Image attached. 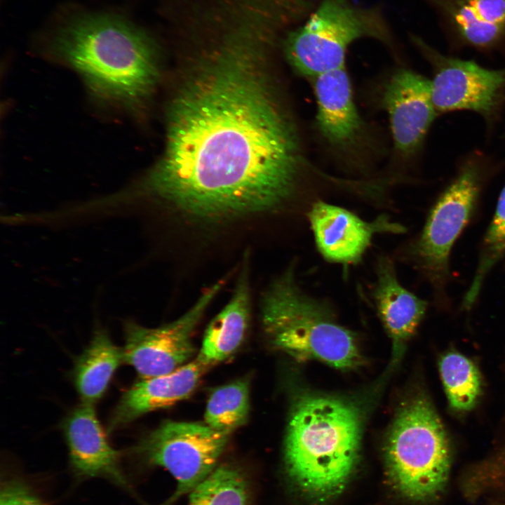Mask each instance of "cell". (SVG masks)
I'll return each mask as SVG.
<instances>
[{"label": "cell", "mask_w": 505, "mask_h": 505, "mask_svg": "<svg viewBox=\"0 0 505 505\" xmlns=\"http://www.w3.org/2000/svg\"><path fill=\"white\" fill-rule=\"evenodd\" d=\"M248 254L243 265L232 296L209 323L196 358L208 368L234 354L242 344L250 325V288Z\"/></svg>", "instance_id": "17"}, {"label": "cell", "mask_w": 505, "mask_h": 505, "mask_svg": "<svg viewBox=\"0 0 505 505\" xmlns=\"http://www.w3.org/2000/svg\"><path fill=\"white\" fill-rule=\"evenodd\" d=\"M361 439L358 409L338 398L302 396L287 427L285 462L296 487L316 502L345 489L356 468Z\"/></svg>", "instance_id": "3"}, {"label": "cell", "mask_w": 505, "mask_h": 505, "mask_svg": "<svg viewBox=\"0 0 505 505\" xmlns=\"http://www.w3.org/2000/svg\"><path fill=\"white\" fill-rule=\"evenodd\" d=\"M309 220L319 252L328 261L358 262L377 233H402L405 227L380 215L372 222L363 220L351 212L323 201L315 203Z\"/></svg>", "instance_id": "12"}, {"label": "cell", "mask_w": 505, "mask_h": 505, "mask_svg": "<svg viewBox=\"0 0 505 505\" xmlns=\"http://www.w3.org/2000/svg\"><path fill=\"white\" fill-rule=\"evenodd\" d=\"M363 38L394 46L380 7L358 6L352 0H318L306 20L288 32L283 45L294 69L314 79L344 67L349 46Z\"/></svg>", "instance_id": "6"}, {"label": "cell", "mask_w": 505, "mask_h": 505, "mask_svg": "<svg viewBox=\"0 0 505 505\" xmlns=\"http://www.w3.org/2000/svg\"><path fill=\"white\" fill-rule=\"evenodd\" d=\"M483 170L473 161L465 162L433 206L412 253L439 298L445 299L449 281V259L453 244L476 208Z\"/></svg>", "instance_id": "8"}, {"label": "cell", "mask_w": 505, "mask_h": 505, "mask_svg": "<svg viewBox=\"0 0 505 505\" xmlns=\"http://www.w3.org/2000/svg\"><path fill=\"white\" fill-rule=\"evenodd\" d=\"M505 255V187L499 197L496 211L484 237L473 281L462 306L470 309L475 303L487 273Z\"/></svg>", "instance_id": "23"}, {"label": "cell", "mask_w": 505, "mask_h": 505, "mask_svg": "<svg viewBox=\"0 0 505 505\" xmlns=\"http://www.w3.org/2000/svg\"><path fill=\"white\" fill-rule=\"evenodd\" d=\"M122 362L123 349L113 343L105 331H95L73 370L74 385L82 403L93 405L103 396Z\"/></svg>", "instance_id": "19"}, {"label": "cell", "mask_w": 505, "mask_h": 505, "mask_svg": "<svg viewBox=\"0 0 505 505\" xmlns=\"http://www.w3.org/2000/svg\"><path fill=\"white\" fill-rule=\"evenodd\" d=\"M260 311L268 342L296 361L318 360L342 370L361 364L354 333L336 323L325 303L301 290L293 265L265 290Z\"/></svg>", "instance_id": "4"}, {"label": "cell", "mask_w": 505, "mask_h": 505, "mask_svg": "<svg viewBox=\"0 0 505 505\" xmlns=\"http://www.w3.org/2000/svg\"><path fill=\"white\" fill-rule=\"evenodd\" d=\"M388 478L403 497L415 501L436 499L447 483L450 443L431 401L422 394L400 408L384 448Z\"/></svg>", "instance_id": "5"}, {"label": "cell", "mask_w": 505, "mask_h": 505, "mask_svg": "<svg viewBox=\"0 0 505 505\" xmlns=\"http://www.w3.org/2000/svg\"><path fill=\"white\" fill-rule=\"evenodd\" d=\"M250 387L240 379L214 389L204 414L205 423L212 429L230 435L244 425L250 411Z\"/></svg>", "instance_id": "21"}, {"label": "cell", "mask_w": 505, "mask_h": 505, "mask_svg": "<svg viewBox=\"0 0 505 505\" xmlns=\"http://www.w3.org/2000/svg\"><path fill=\"white\" fill-rule=\"evenodd\" d=\"M410 41L433 68L431 97L438 112L470 110L492 120L505 99V69L442 54L415 34Z\"/></svg>", "instance_id": "9"}, {"label": "cell", "mask_w": 505, "mask_h": 505, "mask_svg": "<svg viewBox=\"0 0 505 505\" xmlns=\"http://www.w3.org/2000/svg\"><path fill=\"white\" fill-rule=\"evenodd\" d=\"M53 48L97 97L136 109L158 75L152 40L128 21L107 14L77 17L60 28Z\"/></svg>", "instance_id": "2"}, {"label": "cell", "mask_w": 505, "mask_h": 505, "mask_svg": "<svg viewBox=\"0 0 505 505\" xmlns=\"http://www.w3.org/2000/svg\"><path fill=\"white\" fill-rule=\"evenodd\" d=\"M208 368L196 358L169 373L141 378L122 394L109 417V431L187 398Z\"/></svg>", "instance_id": "16"}, {"label": "cell", "mask_w": 505, "mask_h": 505, "mask_svg": "<svg viewBox=\"0 0 505 505\" xmlns=\"http://www.w3.org/2000/svg\"><path fill=\"white\" fill-rule=\"evenodd\" d=\"M225 281L223 278L207 288L185 314L169 323L148 328L126 322L123 361L142 379L169 373L189 362L196 352L195 328Z\"/></svg>", "instance_id": "10"}, {"label": "cell", "mask_w": 505, "mask_h": 505, "mask_svg": "<svg viewBox=\"0 0 505 505\" xmlns=\"http://www.w3.org/2000/svg\"><path fill=\"white\" fill-rule=\"evenodd\" d=\"M62 429L74 473L82 478H100L129 490L120 465V454L109 443L93 405L82 403L65 418Z\"/></svg>", "instance_id": "13"}, {"label": "cell", "mask_w": 505, "mask_h": 505, "mask_svg": "<svg viewBox=\"0 0 505 505\" xmlns=\"http://www.w3.org/2000/svg\"><path fill=\"white\" fill-rule=\"evenodd\" d=\"M203 43L147 187L208 222L273 210L291 196L302 165L296 130L264 74L273 42L255 26L234 23Z\"/></svg>", "instance_id": "1"}, {"label": "cell", "mask_w": 505, "mask_h": 505, "mask_svg": "<svg viewBox=\"0 0 505 505\" xmlns=\"http://www.w3.org/2000/svg\"><path fill=\"white\" fill-rule=\"evenodd\" d=\"M229 436L206 423L166 421L144 436L133 452L173 477L176 489L163 504L171 505L216 469Z\"/></svg>", "instance_id": "7"}, {"label": "cell", "mask_w": 505, "mask_h": 505, "mask_svg": "<svg viewBox=\"0 0 505 505\" xmlns=\"http://www.w3.org/2000/svg\"><path fill=\"white\" fill-rule=\"evenodd\" d=\"M0 505L43 504L26 484L18 480H10L1 485Z\"/></svg>", "instance_id": "24"}, {"label": "cell", "mask_w": 505, "mask_h": 505, "mask_svg": "<svg viewBox=\"0 0 505 505\" xmlns=\"http://www.w3.org/2000/svg\"><path fill=\"white\" fill-rule=\"evenodd\" d=\"M313 84L316 123L321 137L340 154H354L364 142L366 130L345 67L314 78Z\"/></svg>", "instance_id": "14"}, {"label": "cell", "mask_w": 505, "mask_h": 505, "mask_svg": "<svg viewBox=\"0 0 505 505\" xmlns=\"http://www.w3.org/2000/svg\"><path fill=\"white\" fill-rule=\"evenodd\" d=\"M382 102L396 152L403 158L413 156L421 149L437 114L431 80L411 69H398L384 85Z\"/></svg>", "instance_id": "11"}, {"label": "cell", "mask_w": 505, "mask_h": 505, "mask_svg": "<svg viewBox=\"0 0 505 505\" xmlns=\"http://www.w3.org/2000/svg\"><path fill=\"white\" fill-rule=\"evenodd\" d=\"M459 46L490 50L505 44V0H422Z\"/></svg>", "instance_id": "15"}, {"label": "cell", "mask_w": 505, "mask_h": 505, "mask_svg": "<svg viewBox=\"0 0 505 505\" xmlns=\"http://www.w3.org/2000/svg\"><path fill=\"white\" fill-rule=\"evenodd\" d=\"M439 371L450 407L459 412L471 410L482 392L476 365L457 351H449L439 361Z\"/></svg>", "instance_id": "20"}, {"label": "cell", "mask_w": 505, "mask_h": 505, "mask_svg": "<svg viewBox=\"0 0 505 505\" xmlns=\"http://www.w3.org/2000/svg\"><path fill=\"white\" fill-rule=\"evenodd\" d=\"M188 496L187 505H248V486L238 469L222 465L217 466Z\"/></svg>", "instance_id": "22"}, {"label": "cell", "mask_w": 505, "mask_h": 505, "mask_svg": "<svg viewBox=\"0 0 505 505\" xmlns=\"http://www.w3.org/2000/svg\"><path fill=\"white\" fill-rule=\"evenodd\" d=\"M374 297L381 320L393 342L394 359L415 333L427 303L398 281L393 263L382 257L377 264Z\"/></svg>", "instance_id": "18"}]
</instances>
